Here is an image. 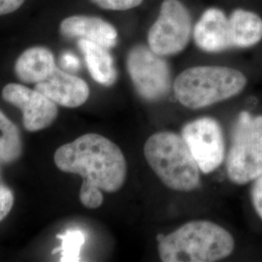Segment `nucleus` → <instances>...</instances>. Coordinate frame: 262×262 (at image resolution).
<instances>
[{
  "mask_svg": "<svg viewBox=\"0 0 262 262\" xmlns=\"http://www.w3.org/2000/svg\"><path fill=\"white\" fill-rule=\"evenodd\" d=\"M56 167L83 178L81 188L116 192L126 178V161L121 149L97 133H86L59 147L55 152Z\"/></svg>",
  "mask_w": 262,
  "mask_h": 262,
  "instance_id": "obj_1",
  "label": "nucleus"
},
{
  "mask_svg": "<svg viewBox=\"0 0 262 262\" xmlns=\"http://www.w3.org/2000/svg\"><path fill=\"white\" fill-rule=\"evenodd\" d=\"M159 243V256L164 262L217 261L234 250L232 235L209 221L189 222Z\"/></svg>",
  "mask_w": 262,
  "mask_h": 262,
  "instance_id": "obj_2",
  "label": "nucleus"
},
{
  "mask_svg": "<svg viewBox=\"0 0 262 262\" xmlns=\"http://www.w3.org/2000/svg\"><path fill=\"white\" fill-rule=\"evenodd\" d=\"M150 168L166 187L176 191H191L200 184V169L186 141L174 132L155 133L144 146Z\"/></svg>",
  "mask_w": 262,
  "mask_h": 262,
  "instance_id": "obj_3",
  "label": "nucleus"
},
{
  "mask_svg": "<svg viewBox=\"0 0 262 262\" xmlns=\"http://www.w3.org/2000/svg\"><path fill=\"white\" fill-rule=\"evenodd\" d=\"M247 78L237 69L225 66H195L176 78L173 89L179 102L197 110L240 94Z\"/></svg>",
  "mask_w": 262,
  "mask_h": 262,
  "instance_id": "obj_4",
  "label": "nucleus"
},
{
  "mask_svg": "<svg viewBox=\"0 0 262 262\" xmlns=\"http://www.w3.org/2000/svg\"><path fill=\"white\" fill-rule=\"evenodd\" d=\"M226 172L236 185H246L262 173V116L240 113L231 133Z\"/></svg>",
  "mask_w": 262,
  "mask_h": 262,
  "instance_id": "obj_5",
  "label": "nucleus"
},
{
  "mask_svg": "<svg viewBox=\"0 0 262 262\" xmlns=\"http://www.w3.org/2000/svg\"><path fill=\"white\" fill-rule=\"evenodd\" d=\"M127 71L135 90L148 101H159L171 90V72L163 56L150 47L137 45L131 49L126 58Z\"/></svg>",
  "mask_w": 262,
  "mask_h": 262,
  "instance_id": "obj_6",
  "label": "nucleus"
},
{
  "mask_svg": "<svg viewBox=\"0 0 262 262\" xmlns=\"http://www.w3.org/2000/svg\"><path fill=\"white\" fill-rule=\"evenodd\" d=\"M191 24L190 14L180 0H164L148 33L149 47L159 56L177 55L189 42Z\"/></svg>",
  "mask_w": 262,
  "mask_h": 262,
  "instance_id": "obj_7",
  "label": "nucleus"
},
{
  "mask_svg": "<svg viewBox=\"0 0 262 262\" xmlns=\"http://www.w3.org/2000/svg\"><path fill=\"white\" fill-rule=\"evenodd\" d=\"M201 172L209 174L224 161L225 155L224 134L220 123L213 118H200L186 124L182 130Z\"/></svg>",
  "mask_w": 262,
  "mask_h": 262,
  "instance_id": "obj_8",
  "label": "nucleus"
},
{
  "mask_svg": "<svg viewBox=\"0 0 262 262\" xmlns=\"http://www.w3.org/2000/svg\"><path fill=\"white\" fill-rule=\"evenodd\" d=\"M2 98L21 110L24 126L30 132L47 128L58 114L54 101L37 90L23 84H6L2 90Z\"/></svg>",
  "mask_w": 262,
  "mask_h": 262,
  "instance_id": "obj_9",
  "label": "nucleus"
},
{
  "mask_svg": "<svg viewBox=\"0 0 262 262\" xmlns=\"http://www.w3.org/2000/svg\"><path fill=\"white\" fill-rule=\"evenodd\" d=\"M35 90L66 108L80 107L90 96V88L84 80L57 67L46 80L36 84Z\"/></svg>",
  "mask_w": 262,
  "mask_h": 262,
  "instance_id": "obj_10",
  "label": "nucleus"
},
{
  "mask_svg": "<svg viewBox=\"0 0 262 262\" xmlns=\"http://www.w3.org/2000/svg\"><path fill=\"white\" fill-rule=\"evenodd\" d=\"M197 47L208 53H219L232 49L229 19L217 8L206 10L193 29Z\"/></svg>",
  "mask_w": 262,
  "mask_h": 262,
  "instance_id": "obj_11",
  "label": "nucleus"
},
{
  "mask_svg": "<svg viewBox=\"0 0 262 262\" xmlns=\"http://www.w3.org/2000/svg\"><path fill=\"white\" fill-rule=\"evenodd\" d=\"M59 29L66 37L89 40L107 49L115 47L118 42L117 29L110 23L97 17H68L61 21Z\"/></svg>",
  "mask_w": 262,
  "mask_h": 262,
  "instance_id": "obj_12",
  "label": "nucleus"
},
{
  "mask_svg": "<svg viewBox=\"0 0 262 262\" xmlns=\"http://www.w3.org/2000/svg\"><path fill=\"white\" fill-rule=\"evenodd\" d=\"M54 54L44 47L26 50L15 63V73L27 84H37L46 80L56 70Z\"/></svg>",
  "mask_w": 262,
  "mask_h": 262,
  "instance_id": "obj_13",
  "label": "nucleus"
},
{
  "mask_svg": "<svg viewBox=\"0 0 262 262\" xmlns=\"http://www.w3.org/2000/svg\"><path fill=\"white\" fill-rule=\"evenodd\" d=\"M78 46L84 55L88 69L94 81L105 86L115 84L117 70L109 49L84 39H79Z\"/></svg>",
  "mask_w": 262,
  "mask_h": 262,
  "instance_id": "obj_14",
  "label": "nucleus"
},
{
  "mask_svg": "<svg viewBox=\"0 0 262 262\" xmlns=\"http://www.w3.org/2000/svg\"><path fill=\"white\" fill-rule=\"evenodd\" d=\"M229 19L233 48L253 47L262 39V19L255 13L236 9Z\"/></svg>",
  "mask_w": 262,
  "mask_h": 262,
  "instance_id": "obj_15",
  "label": "nucleus"
},
{
  "mask_svg": "<svg viewBox=\"0 0 262 262\" xmlns=\"http://www.w3.org/2000/svg\"><path fill=\"white\" fill-rule=\"evenodd\" d=\"M21 152L19 128L0 110V162L12 163L19 159Z\"/></svg>",
  "mask_w": 262,
  "mask_h": 262,
  "instance_id": "obj_16",
  "label": "nucleus"
},
{
  "mask_svg": "<svg viewBox=\"0 0 262 262\" xmlns=\"http://www.w3.org/2000/svg\"><path fill=\"white\" fill-rule=\"evenodd\" d=\"M61 240V246L54 253H61L60 261H80V253L85 242V233L81 229H69L66 233L56 236Z\"/></svg>",
  "mask_w": 262,
  "mask_h": 262,
  "instance_id": "obj_17",
  "label": "nucleus"
},
{
  "mask_svg": "<svg viewBox=\"0 0 262 262\" xmlns=\"http://www.w3.org/2000/svg\"><path fill=\"white\" fill-rule=\"evenodd\" d=\"M100 8L113 11H125L139 6L143 0H92Z\"/></svg>",
  "mask_w": 262,
  "mask_h": 262,
  "instance_id": "obj_18",
  "label": "nucleus"
},
{
  "mask_svg": "<svg viewBox=\"0 0 262 262\" xmlns=\"http://www.w3.org/2000/svg\"><path fill=\"white\" fill-rule=\"evenodd\" d=\"M14 205V194L9 187L5 186L0 179V222L9 215Z\"/></svg>",
  "mask_w": 262,
  "mask_h": 262,
  "instance_id": "obj_19",
  "label": "nucleus"
},
{
  "mask_svg": "<svg viewBox=\"0 0 262 262\" xmlns=\"http://www.w3.org/2000/svg\"><path fill=\"white\" fill-rule=\"evenodd\" d=\"M252 201L257 215L262 220V173L261 175H259L254 180L252 187Z\"/></svg>",
  "mask_w": 262,
  "mask_h": 262,
  "instance_id": "obj_20",
  "label": "nucleus"
},
{
  "mask_svg": "<svg viewBox=\"0 0 262 262\" xmlns=\"http://www.w3.org/2000/svg\"><path fill=\"white\" fill-rule=\"evenodd\" d=\"M60 64L68 71H78L81 67L80 59L71 52H66L61 55Z\"/></svg>",
  "mask_w": 262,
  "mask_h": 262,
  "instance_id": "obj_21",
  "label": "nucleus"
},
{
  "mask_svg": "<svg viewBox=\"0 0 262 262\" xmlns=\"http://www.w3.org/2000/svg\"><path fill=\"white\" fill-rule=\"evenodd\" d=\"M24 2L25 0H0V16L17 11Z\"/></svg>",
  "mask_w": 262,
  "mask_h": 262,
  "instance_id": "obj_22",
  "label": "nucleus"
}]
</instances>
